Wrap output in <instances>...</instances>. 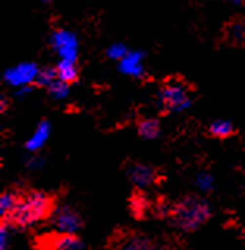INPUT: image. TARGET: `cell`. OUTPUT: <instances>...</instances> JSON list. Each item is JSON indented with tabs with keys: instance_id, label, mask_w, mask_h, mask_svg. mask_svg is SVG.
Wrapping results in <instances>:
<instances>
[{
	"instance_id": "cell-1",
	"label": "cell",
	"mask_w": 245,
	"mask_h": 250,
	"mask_svg": "<svg viewBox=\"0 0 245 250\" xmlns=\"http://www.w3.org/2000/svg\"><path fill=\"white\" fill-rule=\"evenodd\" d=\"M52 211V198L44 192L32 190L19 198L16 209L8 217L10 224L19 228H27L46 219Z\"/></svg>"
},
{
	"instance_id": "cell-2",
	"label": "cell",
	"mask_w": 245,
	"mask_h": 250,
	"mask_svg": "<svg viewBox=\"0 0 245 250\" xmlns=\"http://www.w3.org/2000/svg\"><path fill=\"white\" fill-rule=\"evenodd\" d=\"M211 206L197 197H185L178 203L173 212V220L183 231H195L211 217Z\"/></svg>"
},
{
	"instance_id": "cell-3",
	"label": "cell",
	"mask_w": 245,
	"mask_h": 250,
	"mask_svg": "<svg viewBox=\"0 0 245 250\" xmlns=\"http://www.w3.org/2000/svg\"><path fill=\"white\" fill-rule=\"evenodd\" d=\"M159 103L171 112H184L192 105V98L183 82H170L161 90Z\"/></svg>"
},
{
	"instance_id": "cell-4",
	"label": "cell",
	"mask_w": 245,
	"mask_h": 250,
	"mask_svg": "<svg viewBox=\"0 0 245 250\" xmlns=\"http://www.w3.org/2000/svg\"><path fill=\"white\" fill-rule=\"evenodd\" d=\"M49 42L55 54L60 57L61 60H73L77 62L79 55V40L76 37V33L66 28H59L54 30L50 35Z\"/></svg>"
},
{
	"instance_id": "cell-5",
	"label": "cell",
	"mask_w": 245,
	"mask_h": 250,
	"mask_svg": "<svg viewBox=\"0 0 245 250\" xmlns=\"http://www.w3.org/2000/svg\"><path fill=\"white\" fill-rule=\"evenodd\" d=\"M38 74H40V68L37 66V63L24 62L6 69L3 73V81L8 83L10 87L19 88V87H27V85H32L33 82H37Z\"/></svg>"
},
{
	"instance_id": "cell-6",
	"label": "cell",
	"mask_w": 245,
	"mask_h": 250,
	"mask_svg": "<svg viewBox=\"0 0 245 250\" xmlns=\"http://www.w3.org/2000/svg\"><path fill=\"white\" fill-rule=\"evenodd\" d=\"M54 227L59 233H77L82 227V220L73 208L63 206L55 214Z\"/></svg>"
},
{
	"instance_id": "cell-7",
	"label": "cell",
	"mask_w": 245,
	"mask_h": 250,
	"mask_svg": "<svg viewBox=\"0 0 245 250\" xmlns=\"http://www.w3.org/2000/svg\"><path fill=\"white\" fill-rule=\"evenodd\" d=\"M118 69L122 74L129 77L140 79L145 74V66H143V54L139 51H129L122 59L120 60Z\"/></svg>"
},
{
	"instance_id": "cell-8",
	"label": "cell",
	"mask_w": 245,
	"mask_h": 250,
	"mask_svg": "<svg viewBox=\"0 0 245 250\" xmlns=\"http://www.w3.org/2000/svg\"><path fill=\"white\" fill-rule=\"evenodd\" d=\"M127 176L131 183L139 189H146L156 180V173L151 166L146 164H132L131 167L127 168Z\"/></svg>"
},
{
	"instance_id": "cell-9",
	"label": "cell",
	"mask_w": 245,
	"mask_h": 250,
	"mask_svg": "<svg viewBox=\"0 0 245 250\" xmlns=\"http://www.w3.org/2000/svg\"><path fill=\"white\" fill-rule=\"evenodd\" d=\"M50 137V123L49 121H41L37 125L33 134L25 142V149L30 153H38L40 149L46 145V142Z\"/></svg>"
},
{
	"instance_id": "cell-10",
	"label": "cell",
	"mask_w": 245,
	"mask_h": 250,
	"mask_svg": "<svg viewBox=\"0 0 245 250\" xmlns=\"http://www.w3.org/2000/svg\"><path fill=\"white\" fill-rule=\"evenodd\" d=\"M50 247L57 250H81L85 246L81 238L76 236V233H59V236L50 242Z\"/></svg>"
},
{
	"instance_id": "cell-11",
	"label": "cell",
	"mask_w": 245,
	"mask_h": 250,
	"mask_svg": "<svg viewBox=\"0 0 245 250\" xmlns=\"http://www.w3.org/2000/svg\"><path fill=\"white\" fill-rule=\"evenodd\" d=\"M77 62L73 60H61L57 65V74H59V79L64 81V82H74L77 79Z\"/></svg>"
},
{
	"instance_id": "cell-12",
	"label": "cell",
	"mask_w": 245,
	"mask_h": 250,
	"mask_svg": "<svg viewBox=\"0 0 245 250\" xmlns=\"http://www.w3.org/2000/svg\"><path fill=\"white\" fill-rule=\"evenodd\" d=\"M139 134L140 137H143L145 140H154L159 137L161 134V125L157 120L153 118H146L139 123Z\"/></svg>"
},
{
	"instance_id": "cell-13",
	"label": "cell",
	"mask_w": 245,
	"mask_h": 250,
	"mask_svg": "<svg viewBox=\"0 0 245 250\" xmlns=\"http://www.w3.org/2000/svg\"><path fill=\"white\" fill-rule=\"evenodd\" d=\"M19 198L20 197H18L14 192H5V194H2V197H0V216H2L3 220L8 219L13 211L16 209Z\"/></svg>"
},
{
	"instance_id": "cell-14",
	"label": "cell",
	"mask_w": 245,
	"mask_h": 250,
	"mask_svg": "<svg viewBox=\"0 0 245 250\" xmlns=\"http://www.w3.org/2000/svg\"><path fill=\"white\" fill-rule=\"evenodd\" d=\"M209 132L217 139H226L234 132V126L231 121L228 120H215L214 123L209 126Z\"/></svg>"
},
{
	"instance_id": "cell-15",
	"label": "cell",
	"mask_w": 245,
	"mask_h": 250,
	"mask_svg": "<svg viewBox=\"0 0 245 250\" xmlns=\"http://www.w3.org/2000/svg\"><path fill=\"white\" fill-rule=\"evenodd\" d=\"M49 95L52 96L57 101H61V99H66L69 95V83L64 82L61 79H57L49 85Z\"/></svg>"
},
{
	"instance_id": "cell-16",
	"label": "cell",
	"mask_w": 245,
	"mask_h": 250,
	"mask_svg": "<svg viewBox=\"0 0 245 250\" xmlns=\"http://www.w3.org/2000/svg\"><path fill=\"white\" fill-rule=\"evenodd\" d=\"M122 247L129 250H145V249H151L153 244H151V241L148 238L140 236V234H134V236L127 238L126 242H122Z\"/></svg>"
},
{
	"instance_id": "cell-17",
	"label": "cell",
	"mask_w": 245,
	"mask_h": 250,
	"mask_svg": "<svg viewBox=\"0 0 245 250\" xmlns=\"http://www.w3.org/2000/svg\"><path fill=\"white\" fill-rule=\"evenodd\" d=\"M57 79H59L57 68H44V69H40L37 83L41 85V87H49V85L52 83L54 81H57Z\"/></svg>"
},
{
	"instance_id": "cell-18",
	"label": "cell",
	"mask_w": 245,
	"mask_h": 250,
	"mask_svg": "<svg viewBox=\"0 0 245 250\" xmlns=\"http://www.w3.org/2000/svg\"><path fill=\"white\" fill-rule=\"evenodd\" d=\"M195 186L201 190V192H211L215 186V181H214V176L209 175V173H200L197 178H195Z\"/></svg>"
},
{
	"instance_id": "cell-19",
	"label": "cell",
	"mask_w": 245,
	"mask_h": 250,
	"mask_svg": "<svg viewBox=\"0 0 245 250\" xmlns=\"http://www.w3.org/2000/svg\"><path fill=\"white\" fill-rule=\"evenodd\" d=\"M127 52H129V49H127L126 44H122V42H113V44L109 46V49H107V55H109L110 59L118 60V62H120Z\"/></svg>"
},
{
	"instance_id": "cell-20",
	"label": "cell",
	"mask_w": 245,
	"mask_h": 250,
	"mask_svg": "<svg viewBox=\"0 0 245 250\" xmlns=\"http://www.w3.org/2000/svg\"><path fill=\"white\" fill-rule=\"evenodd\" d=\"M11 228L13 225L10 227L6 222L2 224L0 227V249L5 250L10 247V241H11Z\"/></svg>"
},
{
	"instance_id": "cell-21",
	"label": "cell",
	"mask_w": 245,
	"mask_h": 250,
	"mask_svg": "<svg viewBox=\"0 0 245 250\" xmlns=\"http://www.w3.org/2000/svg\"><path fill=\"white\" fill-rule=\"evenodd\" d=\"M229 37L234 41H245V22H234L229 27Z\"/></svg>"
},
{
	"instance_id": "cell-22",
	"label": "cell",
	"mask_w": 245,
	"mask_h": 250,
	"mask_svg": "<svg viewBox=\"0 0 245 250\" xmlns=\"http://www.w3.org/2000/svg\"><path fill=\"white\" fill-rule=\"evenodd\" d=\"M44 166V159L41 158V156H33V158L28 161V167L30 168H40V167H42Z\"/></svg>"
},
{
	"instance_id": "cell-23",
	"label": "cell",
	"mask_w": 245,
	"mask_h": 250,
	"mask_svg": "<svg viewBox=\"0 0 245 250\" xmlns=\"http://www.w3.org/2000/svg\"><path fill=\"white\" fill-rule=\"evenodd\" d=\"M30 91H32L30 85H27V87H19L16 91H14V95H16V98H24V96H27Z\"/></svg>"
},
{
	"instance_id": "cell-24",
	"label": "cell",
	"mask_w": 245,
	"mask_h": 250,
	"mask_svg": "<svg viewBox=\"0 0 245 250\" xmlns=\"http://www.w3.org/2000/svg\"><path fill=\"white\" fill-rule=\"evenodd\" d=\"M6 105H8V101H6L5 96H2V98H0V112L3 113L6 110Z\"/></svg>"
},
{
	"instance_id": "cell-25",
	"label": "cell",
	"mask_w": 245,
	"mask_h": 250,
	"mask_svg": "<svg viewBox=\"0 0 245 250\" xmlns=\"http://www.w3.org/2000/svg\"><path fill=\"white\" fill-rule=\"evenodd\" d=\"M228 2H233V3H242L244 0H228Z\"/></svg>"
},
{
	"instance_id": "cell-26",
	"label": "cell",
	"mask_w": 245,
	"mask_h": 250,
	"mask_svg": "<svg viewBox=\"0 0 245 250\" xmlns=\"http://www.w3.org/2000/svg\"><path fill=\"white\" fill-rule=\"evenodd\" d=\"M40 2H42V3H49V2H52V0H40Z\"/></svg>"
},
{
	"instance_id": "cell-27",
	"label": "cell",
	"mask_w": 245,
	"mask_h": 250,
	"mask_svg": "<svg viewBox=\"0 0 245 250\" xmlns=\"http://www.w3.org/2000/svg\"><path fill=\"white\" fill-rule=\"evenodd\" d=\"M242 241H244V242H245V230H244V231H242Z\"/></svg>"
}]
</instances>
